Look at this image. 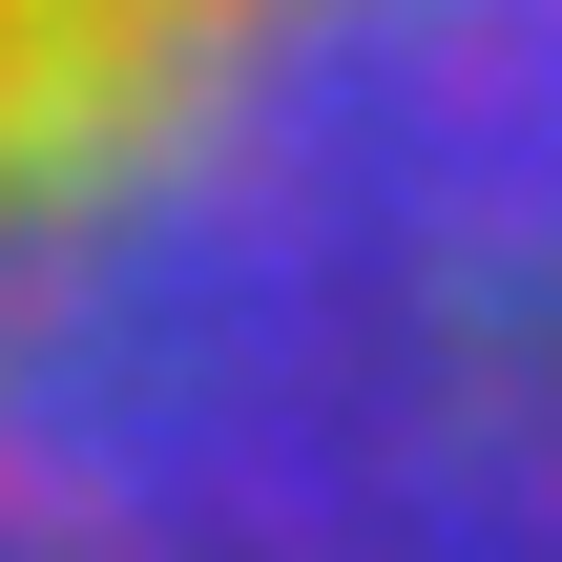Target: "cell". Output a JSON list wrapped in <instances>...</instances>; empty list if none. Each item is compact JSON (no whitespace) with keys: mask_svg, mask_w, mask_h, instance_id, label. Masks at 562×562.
Returning <instances> with one entry per match:
<instances>
[{"mask_svg":"<svg viewBox=\"0 0 562 562\" xmlns=\"http://www.w3.org/2000/svg\"><path fill=\"white\" fill-rule=\"evenodd\" d=\"M0 542H562V0H0Z\"/></svg>","mask_w":562,"mask_h":562,"instance_id":"1","label":"cell"}]
</instances>
